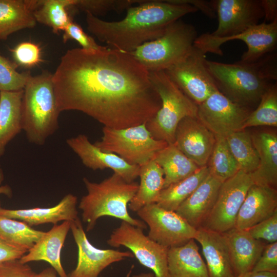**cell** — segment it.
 Returning a JSON list of instances; mask_svg holds the SVG:
<instances>
[{
  "mask_svg": "<svg viewBox=\"0 0 277 277\" xmlns=\"http://www.w3.org/2000/svg\"><path fill=\"white\" fill-rule=\"evenodd\" d=\"M222 183L209 174L175 212L196 229L202 227L214 205Z\"/></svg>",
  "mask_w": 277,
  "mask_h": 277,
  "instance_id": "cell-23",
  "label": "cell"
},
{
  "mask_svg": "<svg viewBox=\"0 0 277 277\" xmlns=\"http://www.w3.org/2000/svg\"><path fill=\"white\" fill-rule=\"evenodd\" d=\"M251 271L277 272V242L266 245Z\"/></svg>",
  "mask_w": 277,
  "mask_h": 277,
  "instance_id": "cell-42",
  "label": "cell"
},
{
  "mask_svg": "<svg viewBox=\"0 0 277 277\" xmlns=\"http://www.w3.org/2000/svg\"><path fill=\"white\" fill-rule=\"evenodd\" d=\"M63 32V41L64 43L69 40H74L79 44L81 48L88 51H97L104 47L98 45L80 25L73 21L68 24Z\"/></svg>",
  "mask_w": 277,
  "mask_h": 277,
  "instance_id": "cell-40",
  "label": "cell"
},
{
  "mask_svg": "<svg viewBox=\"0 0 277 277\" xmlns=\"http://www.w3.org/2000/svg\"><path fill=\"white\" fill-rule=\"evenodd\" d=\"M224 234L235 276L251 271L267 244L247 230L234 228Z\"/></svg>",
  "mask_w": 277,
  "mask_h": 277,
  "instance_id": "cell-24",
  "label": "cell"
},
{
  "mask_svg": "<svg viewBox=\"0 0 277 277\" xmlns=\"http://www.w3.org/2000/svg\"><path fill=\"white\" fill-rule=\"evenodd\" d=\"M276 212V189L253 184L240 208L234 228L248 230Z\"/></svg>",
  "mask_w": 277,
  "mask_h": 277,
  "instance_id": "cell-19",
  "label": "cell"
},
{
  "mask_svg": "<svg viewBox=\"0 0 277 277\" xmlns=\"http://www.w3.org/2000/svg\"><path fill=\"white\" fill-rule=\"evenodd\" d=\"M138 176L137 191L128 204V208L136 212L147 205L156 203L164 183L163 169L153 160L140 166Z\"/></svg>",
  "mask_w": 277,
  "mask_h": 277,
  "instance_id": "cell-29",
  "label": "cell"
},
{
  "mask_svg": "<svg viewBox=\"0 0 277 277\" xmlns=\"http://www.w3.org/2000/svg\"><path fill=\"white\" fill-rule=\"evenodd\" d=\"M121 21L108 22L86 13L88 31L109 47L130 53L144 43L160 37L167 27L189 13L194 7L172 0L140 1L127 10Z\"/></svg>",
  "mask_w": 277,
  "mask_h": 277,
  "instance_id": "cell-2",
  "label": "cell"
},
{
  "mask_svg": "<svg viewBox=\"0 0 277 277\" xmlns=\"http://www.w3.org/2000/svg\"><path fill=\"white\" fill-rule=\"evenodd\" d=\"M235 277H277V272H254L250 271Z\"/></svg>",
  "mask_w": 277,
  "mask_h": 277,
  "instance_id": "cell-47",
  "label": "cell"
},
{
  "mask_svg": "<svg viewBox=\"0 0 277 277\" xmlns=\"http://www.w3.org/2000/svg\"><path fill=\"white\" fill-rule=\"evenodd\" d=\"M52 82L58 108L81 111L106 127L146 123L161 107L149 71L129 53L105 47L68 50Z\"/></svg>",
  "mask_w": 277,
  "mask_h": 277,
  "instance_id": "cell-1",
  "label": "cell"
},
{
  "mask_svg": "<svg viewBox=\"0 0 277 277\" xmlns=\"http://www.w3.org/2000/svg\"><path fill=\"white\" fill-rule=\"evenodd\" d=\"M136 213L149 227L148 236L163 246L177 247L195 239L197 229L175 211L153 203L142 207Z\"/></svg>",
  "mask_w": 277,
  "mask_h": 277,
  "instance_id": "cell-13",
  "label": "cell"
},
{
  "mask_svg": "<svg viewBox=\"0 0 277 277\" xmlns=\"http://www.w3.org/2000/svg\"><path fill=\"white\" fill-rule=\"evenodd\" d=\"M132 277H155L153 273L147 272V273H141L139 274L133 275Z\"/></svg>",
  "mask_w": 277,
  "mask_h": 277,
  "instance_id": "cell-50",
  "label": "cell"
},
{
  "mask_svg": "<svg viewBox=\"0 0 277 277\" xmlns=\"http://www.w3.org/2000/svg\"><path fill=\"white\" fill-rule=\"evenodd\" d=\"M251 111L217 90L197 105V118L215 136L225 138L243 130L244 122Z\"/></svg>",
  "mask_w": 277,
  "mask_h": 277,
  "instance_id": "cell-14",
  "label": "cell"
},
{
  "mask_svg": "<svg viewBox=\"0 0 277 277\" xmlns=\"http://www.w3.org/2000/svg\"><path fill=\"white\" fill-rule=\"evenodd\" d=\"M37 273L19 259L0 264V277H36Z\"/></svg>",
  "mask_w": 277,
  "mask_h": 277,
  "instance_id": "cell-43",
  "label": "cell"
},
{
  "mask_svg": "<svg viewBox=\"0 0 277 277\" xmlns=\"http://www.w3.org/2000/svg\"><path fill=\"white\" fill-rule=\"evenodd\" d=\"M0 96H1V94H0Z\"/></svg>",
  "mask_w": 277,
  "mask_h": 277,
  "instance_id": "cell-51",
  "label": "cell"
},
{
  "mask_svg": "<svg viewBox=\"0 0 277 277\" xmlns=\"http://www.w3.org/2000/svg\"><path fill=\"white\" fill-rule=\"evenodd\" d=\"M216 137L197 117H186L179 123L174 144L199 167L207 165Z\"/></svg>",
  "mask_w": 277,
  "mask_h": 277,
  "instance_id": "cell-18",
  "label": "cell"
},
{
  "mask_svg": "<svg viewBox=\"0 0 277 277\" xmlns=\"http://www.w3.org/2000/svg\"><path fill=\"white\" fill-rule=\"evenodd\" d=\"M206 65L218 90L232 102L248 109L258 105L270 85L255 62L227 64L206 60Z\"/></svg>",
  "mask_w": 277,
  "mask_h": 277,
  "instance_id": "cell-6",
  "label": "cell"
},
{
  "mask_svg": "<svg viewBox=\"0 0 277 277\" xmlns=\"http://www.w3.org/2000/svg\"><path fill=\"white\" fill-rule=\"evenodd\" d=\"M253 184L250 175L242 171L223 182L214 205L201 227L221 233L234 228L240 208Z\"/></svg>",
  "mask_w": 277,
  "mask_h": 277,
  "instance_id": "cell-12",
  "label": "cell"
},
{
  "mask_svg": "<svg viewBox=\"0 0 277 277\" xmlns=\"http://www.w3.org/2000/svg\"><path fill=\"white\" fill-rule=\"evenodd\" d=\"M260 126H277V87L270 84L262 95L255 110L246 118L243 130L248 127Z\"/></svg>",
  "mask_w": 277,
  "mask_h": 277,
  "instance_id": "cell-36",
  "label": "cell"
},
{
  "mask_svg": "<svg viewBox=\"0 0 277 277\" xmlns=\"http://www.w3.org/2000/svg\"><path fill=\"white\" fill-rule=\"evenodd\" d=\"M18 65L0 54V91L23 90L31 75L29 72H19Z\"/></svg>",
  "mask_w": 277,
  "mask_h": 277,
  "instance_id": "cell-37",
  "label": "cell"
},
{
  "mask_svg": "<svg viewBox=\"0 0 277 277\" xmlns=\"http://www.w3.org/2000/svg\"><path fill=\"white\" fill-rule=\"evenodd\" d=\"M234 39L243 41L248 48L239 61L245 63L255 62L274 52L277 44V19L270 23L264 22L229 37H214L209 33H205L197 36L193 46L205 54L211 53L222 56L221 46L228 41Z\"/></svg>",
  "mask_w": 277,
  "mask_h": 277,
  "instance_id": "cell-9",
  "label": "cell"
},
{
  "mask_svg": "<svg viewBox=\"0 0 277 277\" xmlns=\"http://www.w3.org/2000/svg\"><path fill=\"white\" fill-rule=\"evenodd\" d=\"M71 222L64 221L54 225L20 259L24 264L33 261H44L48 263L60 277H68L61 260L62 248L68 233Z\"/></svg>",
  "mask_w": 277,
  "mask_h": 277,
  "instance_id": "cell-22",
  "label": "cell"
},
{
  "mask_svg": "<svg viewBox=\"0 0 277 277\" xmlns=\"http://www.w3.org/2000/svg\"><path fill=\"white\" fill-rule=\"evenodd\" d=\"M27 252L11 245L0 237V264L20 259Z\"/></svg>",
  "mask_w": 277,
  "mask_h": 277,
  "instance_id": "cell-44",
  "label": "cell"
},
{
  "mask_svg": "<svg viewBox=\"0 0 277 277\" xmlns=\"http://www.w3.org/2000/svg\"><path fill=\"white\" fill-rule=\"evenodd\" d=\"M207 167L210 175L221 183L233 176L240 170L225 137L216 136Z\"/></svg>",
  "mask_w": 277,
  "mask_h": 277,
  "instance_id": "cell-34",
  "label": "cell"
},
{
  "mask_svg": "<svg viewBox=\"0 0 277 277\" xmlns=\"http://www.w3.org/2000/svg\"><path fill=\"white\" fill-rule=\"evenodd\" d=\"M143 230L122 221L107 243L115 248L124 246L129 249L139 263L152 270L155 277H168L169 248L146 235Z\"/></svg>",
  "mask_w": 277,
  "mask_h": 277,
  "instance_id": "cell-10",
  "label": "cell"
},
{
  "mask_svg": "<svg viewBox=\"0 0 277 277\" xmlns=\"http://www.w3.org/2000/svg\"><path fill=\"white\" fill-rule=\"evenodd\" d=\"M66 143L89 168L93 170L110 168L128 183L133 182L138 176L139 166L130 164L114 153L102 151L84 134L68 138Z\"/></svg>",
  "mask_w": 277,
  "mask_h": 277,
  "instance_id": "cell-17",
  "label": "cell"
},
{
  "mask_svg": "<svg viewBox=\"0 0 277 277\" xmlns=\"http://www.w3.org/2000/svg\"><path fill=\"white\" fill-rule=\"evenodd\" d=\"M225 139L240 171L249 174L255 171L259 159L251 135L243 130L231 133Z\"/></svg>",
  "mask_w": 277,
  "mask_h": 277,
  "instance_id": "cell-35",
  "label": "cell"
},
{
  "mask_svg": "<svg viewBox=\"0 0 277 277\" xmlns=\"http://www.w3.org/2000/svg\"><path fill=\"white\" fill-rule=\"evenodd\" d=\"M36 277H58L57 273L52 267H48L43 270L38 274H37Z\"/></svg>",
  "mask_w": 277,
  "mask_h": 277,
  "instance_id": "cell-49",
  "label": "cell"
},
{
  "mask_svg": "<svg viewBox=\"0 0 277 277\" xmlns=\"http://www.w3.org/2000/svg\"><path fill=\"white\" fill-rule=\"evenodd\" d=\"M175 3L186 4L191 5L201 11L205 15L211 18L216 17V14L214 7L213 1L203 0H172Z\"/></svg>",
  "mask_w": 277,
  "mask_h": 277,
  "instance_id": "cell-45",
  "label": "cell"
},
{
  "mask_svg": "<svg viewBox=\"0 0 277 277\" xmlns=\"http://www.w3.org/2000/svg\"><path fill=\"white\" fill-rule=\"evenodd\" d=\"M194 240L201 246L209 277H235L224 233L200 227Z\"/></svg>",
  "mask_w": 277,
  "mask_h": 277,
  "instance_id": "cell-21",
  "label": "cell"
},
{
  "mask_svg": "<svg viewBox=\"0 0 277 277\" xmlns=\"http://www.w3.org/2000/svg\"><path fill=\"white\" fill-rule=\"evenodd\" d=\"M101 140L94 144L107 152L114 153L128 163L141 166L153 159L168 144L153 137L146 123L123 129L103 127Z\"/></svg>",
  "mask_w": 277,
  "mask_h": 277,
  "instance_id": "cell-8",
  "label": "cell"
},
{
  "mask_svg": "<svg viewBox=\"0 0 277 277\" xmlns=\"http://www.w3.org/2000/svg\"><path fill=\"white\" fill-rule=\"evenodd\" d=\"M158 93L161 107L146 126L153 137L173 144L180 122L186 117H197V105L186 96L164 71L149 72Z\"/></svg>",
  "mask_w": 277,
  "mask_h": 277,
  "instance_id": "cell-5",
  "label": "cell"
},
{
  "mask_svg": "<svg viewBox=\"0 0 277 277\" xmlns=\"http://www.w3.org/2000/svg\"><path fill=\"white\" fill-rule=\"evenodd\" d=\"M251 138L259 159L257 169L250 174L253 184L276 188V134L271 132H261L251 135Z\"/></svg>",
  "mask_w": 277,
  "mask_h": 277,
  "instance_id": "cell-25",
  "label": "cell"
},
{
  "mask_svg": "<svg viewBox=\"0 0 277 277\" xmlns=\"http://www.w3.org/2000/svg\"><path fill=\"white\" fill-rule=\"evenodd\" d=\"M197 37L194 27L180 19L168 25L160 37L129 53L149 72L165 71L190 53Z\"/></svg>",
  "mask_w": 277,
  "mask_h": 277,
  "instance_id": "cell-7",
  "label": "cell"
},
{
  "mask_svg": "<svg viewBox=\"0 0 277 277\" xmlns=\"http://www.w3.org/2000/svg\"><path fill=\"white\" fill-rule=\"evenodd\" d=\"M206 54L193 46L184 58L164 71L197 105L218 90L206 67Z\"/></svg>",
  "mask_w": 277,
  "mask_h": 277,
  "instance_id": "cell-11",
  "label": "cell"
},
{
  "mask_svg": "<svg viewBox=\"0 0 277 277\" xmlns=\"http://www.w3.org/2000/svg\"><path fill=\"white\" fill-rule=\"evenodd\" d=\"M168 272V277H209L195 240L169 248Z\"/></svg>",
  "mask_w": 277,
  "mask_h": 277,
  "instance_id": "cell-26",
  "label": "cell"
},
{
  "mask_svg": "<svg viewBox=\"0 0 277 277\" xmlns=\"http://www.w3.org/2000/svg\"><path fill=\"white\" fill-rule=\"evenodd\" d=\"M37 0H0V40L36 25L34 11Z\"/></svg>",
  "mask_w": 277,
  "mask_h": 277,
  "instance_id": "cell-27",
  "label": "cell"
},
{
  "mask_svg": "<svg viewBox=\"0 0 277 277\" xmlns=\"http://www.w3.org/2000/svg\"><path fill=\"white\" fill-rule=\"evenodd\" d=\"M209 174L207 166L200 167L186 178L163 189L156 204L165 209L175 211Z\"/></svg>",
  "mask_w": 277,
  "mask_h": 277,
  "instance_id": "cell-31",
  "label": "cell"
},
{
  "mask_svg": "<svg viewBox=\"0 0 277 277\" xmlns=\"http://www.w3.org/2000/svg\"><path fill=\"white\" fill-rule=\"evenodd\" d=\"M77 203V197L72 194L66 195L57 204L48 208L9 209L3 208L0 202V215L21 221L31 227L46 223L55 225L78 217Z\"/></svg>",
  "mask_w": 277,
  "mask_h": 277,
  "instance_id": "cell-20",
  "label": "cell"
},
{
  "mask_svg": "<svg viewBox=\"0 0 277 277\" xmlns=\"http://www.w3.org/2000/svg\"><path fill=\"white\" fill-rule=\"evenodd\" d=\"M0 157L7 144L22 130L21 106L23 90L0 91Z\"/></svg>",
  "mask_w": 277,
  "mask_h": 277,
  "instance_id": "cell-28",
  "label": "cell"
},
{
  "mask_svg": "<svg viewBox=\"0 0 277 277\" xmlns=\"http://www.w3.org/2000/svg\"><path fill=\"white\" fill-rule=\"evenodd\" d=\"M75 3V0H37L33 13L35 21L58 33L73 21L68 10Z\"/></svg>",
  "mask_w": 277,
  "mask_h": 277,
  "instance_id": "cell-32",
  "label": "cell"
},
{
  "mask_svg": "<svg viewBox=\"0 0 277 277\" xmlns=\"http://www.w3.org/2000/svg\"><path fill=\"white\" fill-rule=\"evenodd\" d=\"M152 160L164 172L163 189L186 178L200 168L181 152L174 144H168L159 151Z\"/></svg>",
  "mask_w": 277,
  "mask_h": 277,
  "instance_id": "cell-30",
  "label": "cell"
},
{
  "mask_svg": "<svg viewBox=\"0 0 277 277\" xmlns=\"http://www.w3.org/2000/svg\"><path fill=\"white\" fill-rule=\"evenodd\" d=\"M70 230L78 248L77 265L68 277H98L111 264L133 258L131 251L102 249L88 240L79 217L71 222Z\"/></svg>",
  "mask_w": 277,
  "mask_h": 277,
  "instance_id": "cell-15",
  "label": "cell"
},
{
  "mask_svg": "<svg viewBox=\"0 0 277 277\" xmlns=\"http://www.w3.org/2000/svg\"><path fill=\"white\" fill-rule=\"evenodd\" d=\"M218 18L216 29L210 33L217 37H229L259 24L264 17L261 0H215Z\"/></svg>",
  "mask_w": 277,
  "mask_h": 277,
  "instance_id": "cell-16",
  "label": "cell"
},
{
  "mask_svg": "<svg viewBox=\"0 0 277 277\" xmlns=\"http://www.w3.org/2000/svg\"><path fill=\"white\" fill-rule=\"evenodd\" d=\"M264 12V22H272L277 19V1L261 0Z\"/></svg>",
  "mask_w": 277,
  "mask_h": 277,
  "instance_id": "cell-46",
  "label": "cell"
},
{
  "mask_svg": "<svg viewBox=\"0 0 277 277\" xmlns=\"http://www.w3.org/2000/svg\"><path fill=\"white\" fill-rule=\"evenodd\" d=\"M247 230L256 240L269 243L277 242V212Z\"/></svg>",
  "mask_w": 277,
  "mask_h": 277,
  "instance_id": "cell-41",
  "label": "cell"
},
{
  "mask_svg": "<svg viewBox=\"0 0 277 277\" xmlns=\"http://www.w3.org/2000/svg\"><path fill=\"white\" fill-rule=\"evenodd\" d=\"M44 232L32 228L21 221L0 215V237L11 245L27 252Z\"/></svg>",
  "mask_w": 277,
  "mask_h": 277,
  "instance_id": "cell-33",
  "label": "cell"
},
{
  "mask_svg": "<svg viewBox=\"0 0 277 277\" xmlns=\"http://www.w3.org/2000/svg\"><path fill=\"white\" fill-rule=\"evenodd\" d=\"M83 182L87 193L81 199L78 208L82 211L83 222L87 224V232L104 216L120 219L143 229L147 228L143 221L133 218L128 211V204L137 191V183H128L115 173L100 183L86 177Z\"/></svg>",
  "mask_w": 277,
  "mask_h": 277,
  "instance_id": "cell-3",
  "label": "cell"
},
{
  "mask_svg": "<svg viewBox=\"0 0 277 277\" xmlns=\"http://www.w3.org/2000/svg\"><path fill=\"white\" fill-rule=\"evenodd\" d=\"M60 111L52 82V74L43 71L29 77L23 89L22 130L32 143L43 145L58 127Z\"/></svg>",
  "mask_w": 277,
  "mask_h": 277,
  "instance_id": "cell-4",
  "label": "cell"
},
{
  "mask_svg": "<svg viewBox=\"0 0 277 277\" xmlns=\"http://www.w3.org/2000/svg\"><path fill=\"white\" fill-rule=\"evenodd\" d=\"M138 3L134 0H75L74 7L97 17L110 11L121 12Z\"/></svg>",
  "mask_w": 277,
  "mask_h": 277,
  "instance_id": "cell-38",
  "label": "cell"
},
{
  "mask_svg": "<svg viewBox=\"0 0 277 277\" xmlns=\"http://www.w3.org/2000/svg\"><path fill=\"white\" fill-rule=\"evenodd\" d=\"M4 180L3 171L0 167V194H3L9 197L12 195V190L8 185H2V183Z\"/></svg>",
  "mask_w": 277,
  "mask_h": 277,
  "instance_id": "cell-48",
  "label": "cell"
},
{
  "mask_svg": "<svg viewBox=\"0 0 277 277\" xmlns=\"http://www.w3.org/2000/svg\"><path fill=\"white\" fill-rule=\"evenodd\" d=\"M15 63L26 68L32 67L42 61L39 46L30 42H22L10 49Z\"/></svg>",
  "mask_w": 277,
  "mask_h": 277,
  "instance_id": "cell-39",
  "label": "cell"
}]
</instances>
